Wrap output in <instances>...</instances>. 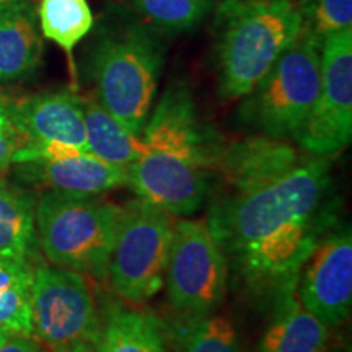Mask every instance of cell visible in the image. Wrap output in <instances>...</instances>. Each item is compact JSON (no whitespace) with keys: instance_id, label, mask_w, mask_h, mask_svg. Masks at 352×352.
Listing matches in <instances>:
<instances>
[{"instance_id":"obj_1","label":"cell","mask_w":352,"mask_h":352,"mask_svg":"<svg viewBox=\"0 0 352 352\" xmlns=\"http://www.w3.org/2000/svg\"><path fill=\"white\" fill-rule=\"evenodd\" d=\"M329 160L307 153L283 173L214 199L206 220L241 283L256 289L292 283L334 227Z\"/></svg>"},{"instance_id":"obj_2","label":"cell","mask_w":352,"mask_h":352,"mask_svg":"<svg viewBox=\"0 0 352 352\" xmlns=\"http://www.w3.org/2000/svg\"><path fill=\"white\" fill-rule=\"evenodd\" d=\"M145 153L127 168L139 199L170 215H191L210 191L209 175L222 144L197 116L182 82L170 83L142 131Z\"/></svg>"},{"instance_id":"obj_3","label":"cell","mask_w":352,"mask_h":352,"mask_svg":"<svg viewBox=\"0 0 352 352\" xmlns=\"http://www.w3.org/2000/svg\"><path fill=\"white\" fill-rule=\"evenodd\" d=\"M164 63L160 33L144 20L109 19L95 36L90 54L95 96L132 134L142 135Z\"/></svg>"},{"instance_id":"obj_4","label":"cell","mask_w":352,"mask_h":352,"mask_svg":"<svg viewBox=\"0 0 352 352\" xmlns=\"http://www.w3.org/2000/svg\"><path fill=\"white\" fill-rule=\"evenodd\" d=\"M215 15L219 94L243 98L302 32L292 0H222Z\"/></svg>"},{"instance_id":"obj_5","label":"cell","mask_w":352,"mask_h":352,"mask_svg":"<svg viewBox=\"0 0 352 352\" xmlns=\"http://www.w3.org/2000/svg\"><path fill=\"white\" fill-rule=\"evenodd\" d=\"M100 196L56 189L39 196L34 206V232L52 266L98 279L107 277L122 208Z\"/></svg>"},{"instance_id":"obj_6","label":"cell","mask_w":352,"mask_h":352,"mask_svg":"<svg viewBox=\"0 0 352 352\" xmlns=\"http://www.w3.org/2000/svg\"><path fill=\"white\" fill-rule=\"evenodd\" d=\"M321 43L300 32L270 72L243 96L241 124L272 139L294 138L318 98Z\"/></svg>"},{"instance_id":"obj_7","label":"cell","mask_w":352,"mask_h":352,"mask_svg":"<svg viewBox=\"0 0 352 352\" xmlns=\"http://www.w3.org/2000/svg\"><path fill=\"white\" fill-rule=\"evenodd\" d=\"M173 227V215L147 201L134 199L122 208L107 267L118 296L138 303L160 292Z\"/></svg>"},{"instance_id":"obj_8","label":"cell","mask_w":352,"mask_h":352,"mask_svg":"<svg viewBox=\"0 0 352 352\" xmlns=\"http://www.w3.org/2000/svg\"><path fill=\"white\" fill-rule=\"evenodd\" d=\"M32 331L50 352L96 347L101 318L94 292L80 272L47 264L33 267Z\"/></svg>"},{"instance_id":"obj_9","label":"cell","mask_w":352,"mask_h":352,"mask_svg":"<svg viewBox=\"0 0 352 352\" xmlns=\"http://www.w3.org/2000/svg\"><path fill=\"white\" fill-rule=\"evenodd\" d=\"M228 263L206 219L175 222L165 271L166 297L183 318L214 314L227 294Z\"/></svg>"},{"instance_id":"obj_10","label":"cell","mask_w":352,"mask_h":352,"mask_svg":"<svg viewBox=\"0 0 352 352\" xmlns=\"http://www.w3.org/2000/svg\"><path fill=\"white\" fill-rule=\"evenodd\" d=\"M352 138V28L321 43L318 98L292 139L311 155L333 157Z\"/></svg>"},{"instance_id":"obj_11","label":"cell","mask_w":352,"mask_h":352,"mask_svg":"<svg viewBox=\"0 0 352 352\" xmlns=\"http://www.w3.org/2000/svg\"><path fill=\"white\" fill-rule=\"evenodd\" d=\"M302 305L329 329L341 327L352 308V235L351 227L324 233L303 264L297 279Z\"/></svg>"},{"instance_id":"obj_12","label":"cell","mask_w":352,"mask_h":352,"mask_svg":"<svg viewBox=\"0 0 352 352\" xmlns=\"http://www.w3.org/2000/svg\"><path fill=\"white\" fill-rule=\"evenodd\" d=\"M13 129L23 142L87 151L82 96L72 90L46 91L8 103Z\"/></svg>"},{"instance_id":"obj_13","label":"cell","mask_w":352,"mask_h":352,"mask_svg":"<svg viewBox=\"0 0 352 352\" xmlns=\"http://www.w3.org/2000/svg\"><path fill=\"white\" fill-rule=\"evenodd\" d=\"M15 176L46 191L56 189L78 195H103L127 186V168L108 164L83 151L15 164Z\"/></svg>"},{"instance_id":"obj_14","label":"cell","mask_w":352,"mask_h":352,"mask_svg":"<svg viewBox=\"0 0 352 352\" xmlns=\"http://www.w3.org/2000/svg\"><path fill=\"white\" fill-rule=\"evenodd\" d=\"M302 157L280 139L256 135L222 145L214 171L226 179L230 189H241L283 173Z\"/></svg>"},{"instance_id":"obj_15","label":"cell","mask_w":352,"mask_h":352,"mask_svg":"<svg viewBox=\"0 0 352 352\" xmlns=\"http://www.w3.org/2000/svg\"><path fill=\"white\" fill-rule=\"evenodd\" d=\"M38 13L30 0L0 3V82L30 77L43 60Z\"/></svg>"},{"instance_id":"obj_16","label":"cell","mask_w":352,"mask_h":352,"mask_svg":"<svg viewBox=\"0 0 352 352\" xmlns=\"http://www.w3.org/2000/svg\"><path fill=\"white\" fill-rule=\"evenodd\" d=\"M329 328L302 305L297 289L274 302L258 352H327Z\"/></svg>"},{"instance_id":"obj_17","label":"cell","mask_w":352,"mask_h":352,"mask_svg":"<svg viewBox=\"0 0 352 352\" xmlns=\"http://www.w3.org/2000/svg\"><path fill=\"white\" fill-rule=\"evenodd\" d=\"M87 151L108 164L129 168L145 153L142 135H135L103 108L95 95L82 96Z\"/></svg>"},{"instance_id":"obj_18","label":"cell","mask_w":352,"mask_h":352,"mask_svg":"<svg viewBox=\"0 0 352 352\" xmlns=\"http://www.w3.org/2000/svg\"><path fill=\"white\" fill-rule=\"evenodd\" d=\"M165 327L155 315L113 307L101 320L96 352H165Z\"/></svg>"},{"instance_id":"obj_19","label":"cell","mask_w":352,"mask_h":352,"mask_svg":"<svg viewBox=\"0 0 352 352\" xmlns=\"http://www.w3.org/2000/svg\"><path fill=\"white\" fill-rule=\"evenodd\" d=\"M34 196L0 175V254L33 263L36 254Z\"/></svg>"},{"instance_id":"obj_20","label":"cell","mask_w":352,"mask_h":352,"mask_svg":"<svg viewBox=\"0 0 352 352\" xmlns=\"http://www.w3.org/2000/svg\"><path fill=\"white\" fill-rule=\"evenodd\" d=\"M33 263L0 254V329L32 336Z\"/></svg>"},{"instance_id":"obj_21","label":"cell","mask_w":352,"mask_h":352,"mask_svg":"<svg viewBox=\"0 0 352 352\" xmlns=\"http://www.w3.org/2000/svg\"><path fill=\"white\" fill-rule=\"evenodd\" d=\"M36 13L43 36L63 47L72 63L74 50L94 28L87 0H41Z\"/></svg>"},{"instance_id":"obj_22","label":"cell","mask_w":352,"mask_h":352,"mask_svg":"<svg viewBox=\"0 0 352 352\" xmlns=\"http://www.w3.org/2000/svg\"><path fill=\"white\" fill-rule=\"evenodd\" d=\"M178 352H245L233 323L226 316L183 318L175 328Z\"/></svg>"},{"instance_id":"obj_23","label":"cell","mask_w":352,"mask_h":352,"mask_svg":"<svg viewBox=\"0 0 352 352\" xmlns=\"http://www.w3.org/2000/svg\"><path fill=\"white\" fill-rule=\"evenodd\" d=\"M140 19L158 33L179 34L196 28L217 0H131Z\"/></svg>"},{"instance_id":"obj_24","label":"cell","mask_w":352,"mask_h":352,"mask_svg":"<svg viewBox=\"0 0 352 352\" xmlns=\"http://www.w3.org/2000/svg\"><path fill=\"white\" fill-rule=\"evenodd\" d=\"M302 32L316 41L352 28V0H298Z\"/></svg>"},{"instance_id":"obj_25","label":"cell","mask_w":352,"mask_h":352,"mask_svg":"<svg viewBox=\"0 0 352 352\" xmlns=\"http://www.w3.org/2000/svg\"><path fill=\"white\" fill-rule=\"evenodd\" d=\"M23 145V139L15 129L0 132V173L7 171L13 164V155Z\"/></svg>"},{"instance_id":"obj_26","label":"cell","mask_w":352,"mask_h":352,"mask_svg":"<svg viewBox=\"0 0 352 352\" xmlns=\"http://www.w3.org/2000/svg\"><path fill=\"white\" fill-rule=\"evenodd\" d=\"M0 352H47L32 336L8 334L6 340L0 341Z\"/></svg>"},{"instance_id":"obj_27","label":"cell","mask_w":352,"mask_h":352,"mask_svg":"<svg viewBox=\"0 0 352 352\" xmlns=\"http://www.w3.org/2000/svg\"><path fill=\"white\" fill-rule=\"evenodd\" d=\"M13 129L10 121V113H8V103L6 100L0 98V132Z\"/></svg>"},{"instance_id":"obj_28","label":"cell","mask_w":352,"mask_h":352,"mask_svg":"<svg viewBox=\"0 0 352 352\" xmlns=\"http://www.w3.org/2000/svg\"><path fill=\"white\" fill-rule=\"evenodd\" d=\"M72 352H96V347H94V346H78Z\"/></svg>"},{"instance_id":"obj_29","label":"cell","mask_w":352,"mask_h":352,"mask_svg":"<svg viewBox=\"0 0 352 352\" xmlns=\"http://www.w3.org/2000/svg\"><path fill=\"white\" fill-rule=\"evenodd\" d=\"M8 336V333H6V331H2V329H0V341L2 340H6V338Z\"/></svg>"},{"instance_id":"obj_30","label":"cell","mask_w":352,"mask_h":352,"mask_svg":"<svg viewBox=\"0 0 352 352\" xmlns=\"http://www.w3.org/2000/svg\"><path fill=\"white\" fill-rule=\"evenodd\" d=\"M2 2H6V0H0V3H2Z\"/></svg>"}]
</instances>
